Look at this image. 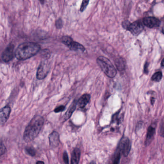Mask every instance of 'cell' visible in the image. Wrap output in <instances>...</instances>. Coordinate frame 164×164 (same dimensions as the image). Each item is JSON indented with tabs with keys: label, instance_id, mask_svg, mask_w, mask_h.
Returning <instances> with one entry per match:
<instances>
[{
	"label": "cell",
	"instance_id": "6da1fadb",
	"mask_svg": "<svg viewBox=\"0 0 164 164\" xmlns=\"http://www.w3.org/2000/svg\"><path fill=\"white\" fill-rule=\"evenodd\" d=\"M44 119L41 116H35L26 127L23 135V139L27 143L36 138L41 131L43 124Z\"/></svg>",
	"mask_w": 164,
	"mask_h": 164
},
{
	"label": "cell",
	"instance_id": "7a4b0ae2",
	"mask_svg": "<svg viewBox=\"0 0 164 164\" xmlns=\"http://www.w3.org/2000/svg\"><path fill=\"white\" fill-rule=\"evenodd\" d=\"M40 50L41 46L38 43L24 42L17 47L15 55L19 60H25L36 55Z\"/></svg>",
	"mask_w": 164,
	"mask_h": 164
},
{
	"label": "cell",
	"instance_id": "3957f363",
	"mask_svg": "<svg viewBox=\"0 0 164 164\" xmlns=\"http://www.w3.org/2000/svg\"><path fill=\"white\" fill-rule=\"evenodd\" d=\"M96 61L101 70L107 77L113 78L116 76L117 70L107 58L104 56H100L97 58Z\"/></svg>",
	"mask_w": 164,
	"mask_h": 164
},
{
	"label": "cell",
	"instance_id": "277c9868",
	"mask_svg": "<svg viewBox=\"0 0 164 164\" xmlns=\"http://www.w3.org/2000/svg\"><path fill=\"white\" fill-rule=\"evenodd\" d=\"M50 70L48 59H45L41 62L37 72V78L39 80L45 79Z\"/></svg>",
	"mask_w": 164,
	"mask_h": 164
},
{
	"label": "cell",
	"instance_id": "5b68a950",
	"mask_svg": "<svg viewBox=\"0 0 164 164\" xmlns=\"http://www.w3.org/2000/svg\"><path fill=\"white\" fill-rule=\"evenodd\" d=\"M118 148L119 151L122 153L124 157H127L131 149V141L128 138L126 137L122 138L119 144Z\"/></svg>",
	"mask_w": 164,
	"mask_h": 164
},
{
	"label": "cell",
	"instance_id": "8992f818",
	"mask_svg": "<svg viewBox=\"0 0 164 164\" xmlns=\"http://www.w3.org/2000/svg\"><path fill=\"white\" fill-rule=\"evenodd\" d=\"M15 46L13 43H10L2 53V61L7 63L13 59L14 57Z\"/></svg>",
	"mask_w": 164,
	"mask_h": 164
},
{
	"label": "cell",
	"instance_id": "52a82bcc",
	"mask_svg": "<svg viewBox=\"0 0 164 164\" xmlns=\"http://www.w3.org/2000/svg\"><path fill=\"white\" fill-rule=\"evenodd\" d=\"M144 26L139 21H135L132 23H130L127 28V30H129L131 33L134 36H138L144 30Z\"/></svg>",
	"mask_w": 164,
	"mask_h": 164
},
{
	"label": "cell",
	"instance_id": "ba28073f",
	"mask_svg": "<svg viewBox=\"0 0 164 164\" xmlns=\"http://www.w3.org/2000/svg\"><path fill=\"white\" fill-rule=\"evenodd\" d=\"M143 22L144 25L150 28L158 27L160 24V20L158 19L151 16L145 17Z\"/></svg>",
	"mask_w": 164,
	"mask_h": 164
},
{
	"label": "cell",
	"instance_id": "9c48e42d",
	"mask_svg": "<svg viewBox=\"0 0 164 164\" xmlns=\"http://www.w3.org/2000/svg\"><path fill=\"white\" fill-rule=\"evenodd\" d=\"M11 112V107L6 106L0 109V126L6 123L8 119Z\"/></svg>",
	"mask_w": 164,
	"mask_h": 164
},
{
	"label": "cell",
	"instance_id": "30bf717a",
	"mask_svg": "<svg viewBox=\"0 0 164 164\" xmlns=\"http://www.w3.org/2000/svg\"><path fill=\"white\" fill-rule=\"evenodd\" d=\"M49 140L50 147L52 148H56L60 144L59 134L57 132H52L49 136Z\"/></svg>",
	"mask_w": 164,
	"mask_h": 164
},
{
	"label": "cell",
	"instance_id": "8fae6325",
	"mask_svg": "<svg viewBox=\"0 0 164 164\" xmlns=\"http://www.w3.org/2000/svg\"><path fill=\"white\" fill-rule=\"evenodd\" d=\"M155 134H156V127L154 126V125H151L148 127L147 130V135L145 143V145L147 146L150 145L154 139Z\"/></svg>",
	"mask_w": 164,
	"mask_h": 164
},
{
	"label": "cell",
	"instance_id": "7c38bea8",
	"mask_svg": "<svg viewBox=\"0 0 164 164\" xmlns=\"http://www.w3.org/2000/svg\"><path fill=\"white\" fill-rule=\"evenodd\" d=\"M90 99H91V96L90 94H83L77 101V105H78V106L80 108H84L85 107V106L89 103Z\"/></svg>",
	"mask_w": 164,
	"mask_h": 164
},
{
	"label": "cell",
	"instance_id": "4fadbf2b",
	"mask_svg": "<svg viewBox=\"0 0 164 164\" xmlns=\"http://www.w3.org/2000/svg\"><path fill=\"white\" fill-rule=\"evenodd\" d=\"M80 158V149L78 148H75L72 153L71 164H79Z\"/></svg>",
	"mask_w": 164,
	"mask_h": 164
},
{
	"label": "cell",
	"instance_id": "5bb4252c",
	"mask_svg": "<svg viewBox=\"0 0 164 164\" xmlns=\"http://www.w3.org/2000/svg\"><path fill=\"white\" fill-rule=\"evenodd\" d=\"M77 104V101L76 100H75L73 101V103H72L71 105H70L67 112L66 113L65 117H64V119H65V120H67L72 116V114L75 111V110L76 109Z\"/></svg>",
	"mask_w": 164,
	"mask_h": 164
},
{
	"label": "cell",
	"instance_id": "9a60e30c",
	"mask_svg": "<svg viewBox=\"0 0 164 164\" xmlns=\"http://www.w3.org/2000/svg\"><path fill=\"white\" fill-rule=\"evenodd\" d=\"M115 65L119 71H123L126 69V61L123 58H118L115 60Z\"/></svg>",
	"mask_w": 164,
	"mask_h": 164
},
{
	"label": "cell",
	"instance_id": "2e32d148",
	"mask_svg": "<svg viewBox=\"0 0 164 164\" xmlns=\"http://www.w3.org/2000/svg\"><path fill=\"white\" fill-rule=\"evenodd\" d=\"M68 47L70 50L74 51H81L84 52L85 50V48L82 44L74 41L72 42Z\"/></svg>",
	"mask_w": 164,
	"mask_h": 164
},
{
	"label": "cell",
	"instance_id": "e0dca14e",
	"mask_svg": "<svg viewBox=\"0 0 164 164\" xmlns=\"http://www.w3.org/2000/svg\"><path fill=\"white\" fill-rule=\"evenodd\" d=\"M62 42L64 43L65 45L69 47L70 44H71L72 42L74 41L73 39L71 37L68 36H63L61 39Z\"/></svg>",
	"mask_w": 164,
	"mask_h": 164
},
{
	"label": "cell",
	"instance_id": "ac0fdd59",
	"mask_svg": "<svg viewBox=\"0 0 164 164\" xmlns=\"http://www.w3.org/2000/svg\"><path fill=\"white\" fill-rule=\"evenodd\" d=\"M162 77H163V75L161 71L157 72L153 75L151 80L153 81L159 82L162 80Z\"/></svg>",
	"mask_w": 164,
	"mask_h": 164
},
{
	"label": "cell",
	"instance_id": "d6986e66",
	"mask_svg": "<svg viewBox=\"0 0 164 164\" xmlns=\"http://www.w3.org/2000/svg\"><path fill=\"white\" fill-rule=\"evenodd\" d=\"M145 128V124L144 122L142 121H139L138 123H137V126H136V133L137 134H139L143 130H144Z\"/></svg>",
	"mask_w": 164,
	"mask_h": 164
},
{
	"label": "cell",
	"instance_id": "ffe728a7",
	"mask_svg": "<svg viewBox=\"0 0 164 164\" xmlns=\"http://www.w3.org/2000/svg\"><path fill=\"white\" fill-rule=\"evenodd\" d=\"M7 152L6 148V146L4 145L2 140L0 139V159L2 157L6 154Z\"/></svg>",
	"mask_w": 164,
	"mask_h": 164
},
{
	"label": "cell",
	"instance_id": "44dd1931",
	"mask_svg": "<svg viewBox=\"0 0 164 164\" xmlns=\"http://www.w3.org/2000/svg\"><path fill=\"white\" fill-rule=\"evenodd\" d=\"M25 150H26L27 153L29 154V156L34 157L36 155V150L34 147H32V146L26 147Z\"/></svg>",
	"mask_w": 164,
	"mask_h": 164
},
{
	"label": "cell",
	"instance_id": "7402d4cb",
	"mask_svg": "<svg viewBox=\"0 0 164 164\" xmlns=\"http://www.w3.org/2000/svg\"><path fill=\"white\" fill-rule=\"evenodd\" d=\"M121 157V152L119 151L116 153V156L114 157V160L113 164H119V162H120Z\"/></svg>",
	"mask_w": 164,
	"mask_h": 164
},
{
	"label": "cell",
	"instance_id": "603a6c76",
	"mask_svg": "<svg viewBox=\"0 0 164 164\" xmlns=\"http://www.w3.org/2000/svg\"><path fill=\"white\" fill-rule=\"evenodd\" d=\"M89 2H90L89 1H87V0H84V1H82L81 6H80V10L81 12H83L84 10H85L87 6H88V4Z\"/></svg>",
	"mask_w": 164,
	"mask_h": 164
},
{
	"label": "cell",
	"instance_id": "cb8c5ba5",
	"mask_svg": "<svg viewBox=\"0 0 164 164\" xmlns=\"http://www.w3.org/2000/svg\"><path fill=\"white\" fill-rule=\"evenodd\" d=\"M55 26H56V28L58 29H60L62 28L63 27V22L62 20L61 19H57L55 22Z\"/></svg>",
	"mask_w": 164,
	"mask_h": 164
},
{
	"label": "cell",
	"instance_id": "d4e9b609",
	"mask_svg": "<svg viewBox=\"0 0 164 164\" xmlns=\"http://www.w3.org/2000/svg\"><path fill=\"white\" fill-rule=\"evenodd\" d=\"M63 160L65 164H69V159H68V154L67 152L65 151L63 153Z\"/></svg>",
	"mask_w": 164,
	"mask_h": 164
},
{
	"label": "cell",
	"instance_id": "484cf974",
	"mask_svg": "<svg viewBox=\"0 0 164 164\" xmlns=\"http://www.w3.org/2000/svg\"><path fill=\"white\" fill-rule=\"evenodd\" d=\"M65 106H60L58 107H56L55 109L54 110V112L55 113H59L61 112H62L64 111L65 109Z\"/></svg>",
	"mask_w": 164,
	"mask_h": 164
},
{
	"label": "cell",
	"instance_id": "4316f807",
	"mask_svg": "<svg viewBox=\"0 0 164 164\" xmlns=\"http://www.w3.org/2000/svg\"><path fill=\"white\" fill-rule=\"evenodd\" d=\"M164 121L163 120L162 121V123H161V125L160 126V127H159V133H160V135L163 137L164 136Z\"/></svg>",
	"mask_w": 164,
	"mask_h": 164
},
{
	"label": "cell",
	"instance_id": "83f0119b",
	"mask_svg": "<svg viewBox=\"0 0 164 164\" xmlns=\"http://www.w3.org/2000/svg\"><path fill=\"white\" fill-rule=\"evenodd\" d=\"M130 23H130V22L126 20L123 22V23H122V26H123L124 28L127 29V27H128V26L130 25Z\"/></svg>",
	"mask_w": 164,
	"mask_h": 164
},
{
	"label": "cell",
	"instance_id": "f1b7e54d",
	"mask_svg": "<svg viewBox=\"0 0 164 164\" xmlns=\"http://www.w3.org/2000/svg\"><path fill=\"white\" fill-rule=\"evenodd\" d=\"M148 63L146 62V63H145V67H144V70H145V74H147V73L148 72Z\"/></svg>",
	"mask_w": 164,
	"mask_h": 164
},
{
	"label": "cell",
	"instance_id": "f546056e",
	"mask_svg": "<svg viewBox=\"0 0 164 164\" xmlns=\"http://www.w3.org/2000/svg\"><path fill=\"white\" fill-rule=\"evenodd\" d=\"M36 164H44V162L43 161H39L38 162H37Z\"/></svg>",
	"mask_w": 164,
	"mask_h": 164
},
{
	"label": "cell",
	"instance_id": "4dcf8cb0",
	"mask_svg": "<svg viewBox=\"0 0 164 164\" xmlns=\"http://www.w3.org/2000/svg\"><path fill=\"white\" fill-rule=\"evenodd\" d=\"M154 99L153 98V99H151V103L152 105H153V103H154Z\"/></svg>",
	"mask_w": 164,
	"mask_h": 164
},
{
	"label": "cell",
	"instance_id": "1f68e13d",
	"mask_svg": "<svg viewBox=\"0 0 164 164\" xmlns=\"http://www.w3.org/2000/svg\"><path fill=\"white\" fill-rule=\"evenodd\" d=\"M90 164H96V163H95V162H94V161H92V162H91V163H90Z\"/></svg>",
	"mask_w": 164,
	"mask_h": 164
},
{
	"label": "cell",
	"instance_id": "d6a6232c",
	"mask_svg": "<svg viewBox=\"0 0 164 164\" xmlns=\"http://www.w3.org/2000/svg\"><path fill=\"white\" fill-rule=\"evenodd\" d=\"M163 63H164V60H162V62H161V66H162V67H163L164 66V65H163Z\"/></svg>",
	"mask_w": 164,
	"mask_h": 164
}]
</instances>
